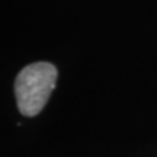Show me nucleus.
I'll return each instance as SVG.
<instances>
[{
	"mask_svg": "<svg viewBox=\"0 0 157 157\" xmlns=\"http://www.w3.org/2000/svg\"><path fill=\"white\" fill-rule=\"evenodd\" d=\"M57 68L51 63H34L21 70L15 80L17 108L25 117L38 115L50 99L57 82Z\"/></svg>",
	"mask_w": 157,
	"mask_h": 157,
	"instance_id": "1",
	"label": "nucleus"
}]
</instances>
